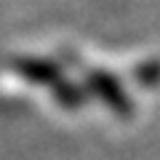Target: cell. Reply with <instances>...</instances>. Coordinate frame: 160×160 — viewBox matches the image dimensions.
<instances>
[{"label": "cell", "mask_w": 160, "mask_h": 160, "mask_svg": "<svg viewBox=\"0 0 160 160\" xmlns=\"http://www.w3.org/2000/svg\"><path fill=\"white\" fill-rule=\"evenodd\" d=\"M86 91H88V96H96L99 102H102L112 115H118L120 120L133 118V112H136V107H133L126 86H123L118 80V75H112L109 69H102V67L88 69L86 72Z\"/></svg>", "instance_id": "6da1fadb"}, {"label": "cell", "mask_w": 160, "mask_h": 160, "mask_svg": "<svg viewBox=\"0 0 160 160\" xmlns=\"http://www.w3.org/2000/svg\"><path fill=\"white\" fill-rule=\"evenodd\" d=\"M11 69L32 86H53L62 78V67L51 59H40V56H16L11 62Z\"/></svg>", "instance_id": "7a4b0ae2"}, {"label": "cell", "mask_w": 160, "mask_h": 160, "mask_svg": "<svg viewBox=\"0 0 160 160\" xmlns=\"http://www.w3.org/2000/svg\"><path fill=\"white\" fill-rule=\"evenodd\" d=\"M51 88H53V102H56L59 107H64V109H80V107H86V102L91 99L88 91H86V86H80L75 80L64 78V75Z\"/></svg>", "instance_id": "3957f363"}, {"label": "cell", "mask_w": 160, "mask_h": 160, "mask_svg": "<svg viewBox=\"0 0 160 160\" xmlns=\"http://www.w3.org/2000/svg\"><path fill=\"white\" fill-rule=\"evenodd\" d=\"M133 78H136V83H142L144 88H155V83H158V64H155V59H149L142 67H136L133 69Z\"/></svg>", "instance_id": "277c9868"}]
</instances>
